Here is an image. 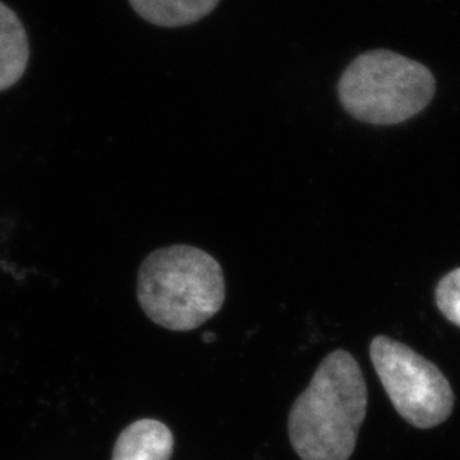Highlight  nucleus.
<instances>
[{"instance_id": "f257e3e1", "label": "nucleus", "mask_w": 460, "mask_h": 460, "mask_svg": "<svg viewBox=\"0 0 460 460\" xmlns=\"http://www.w3.org/2000/svg\"><path fill=\"white\" fill-rule=\"evenodd\" d=\"M367 407L368 392L357 359L346 350L330 353L292 405V448L303 460L350 459Z\"/></svg>"}, {"instance_id": "f03ea898", "label": "nucleus", "mask_w": 460, "mask_h": 460, "mask_svg": "<svg viewBox=\"0 0 460 460\" xmlns=\"http://www.w3.org/2000/svg\"><path fill=\"white\" fill-rule=\"evenodd\" d=\"M137 301L145 314L165 330L200 328L226 303L221 264L188 244L156 249L140 265Z\"/></svg>"}, {"instance_id": "7ed1b4c3", "label": "nucleus", "mask_w": 460, "mask_h": 460, "mask_svg": "<svg viewBox=\"0 0 460 460\" xmlns=\"http://www.w3.org/2000/svg\"><path fill=\"white\" fill-rule=\"evenodd\" d=\"M434 75L426 66L389 49L358 56L339 83L349 115L374 126H394L416 117L434 99Z\"/></svg>"}, {"instance_id": "20e7f679", "label": "nucleus", "mask_w": 460, "mask_h": 460, "mask_svg": "<svg viewBox=\"0 0 460 460\" xmlns=\"http://www.w3.org/2000/svg\"><path fill=\"white\" fill-rule=\"evenodd\" d=\"M369 357L389 400L405 421L430 429L447 420L455 395L434 362L386 335L371 341Z\"/></svg>"}, {"instance_id": "39448f33", "label": "nucleus", "mask_w": 460, "mask_h": 460, "mask_svg": "<svg viewBox=\"0 0 460 460\" xmlns=\"http://www.w3.org/2000/svg\"><path fill=\"white\" fill-rule=\"evenodd\" d=\"M173 450L169 426L155 419H140L118 435L112 460H170Z\"/></svg>"}, {"instance_id": "423d86ee", "label": "nucleus", "mask_w": 460, "mask_h": 460, "mask_svg": "<svg viewBox=\"0 0 460 460\" xmlns=\"http://www.w3.org/2000/svg\"><path fill=\"white\" fill-rule=\"evenodd\" d=\"M31 58V44L22 20L0 2V92L22 78Z\"/></svg>"}, {"instance_id": "0eeeda50", "label": "nucleus", "mask_w": 460, "mask_h": 460, "mask_svg": "<svg viewBox=\"0 0 460 460\" xmlns=\"http://www.w3.org/2000/svg\"><path fill=\"white\" fill-rule=\"evenodd\" d=\"M221 0H128L145 22L160 27H183L200 22Z\"/></svg>"}, {"instance_id": "6e6552de", "label": "nucleus", "mask_w": 460, "mask_h": 460, "mask_svg": "<svg viewBox=\"0 0 460 460\" xmlns=\"http://www.w3.org/2000/svg\"><path fill=\"white\" fill-rule=\"evenodd\" d=\"M435 303L453 325L460 328V269L446 274L435 288Z\"/></svg>"}, {"instance_id": "1a4fd4ad", "label": "nucleus", "mask_w": 460, "mask_h": 460, "mask_svg": "<svg viewBox=\"0 0 460 460\" xmlns=\"http://www.w3.org/2000/svg\"><path fill=\"white\" fill-rule=\"evenodd\" d=\"M206 341H210V340H215V335H205Z\"/></svg>"}]
</instances>
